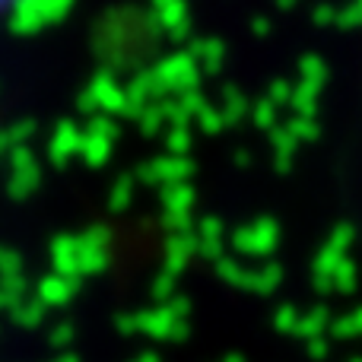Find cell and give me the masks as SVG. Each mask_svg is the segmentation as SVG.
<instances>
[{
    "label": "cell",
    "mask_w": 362,
    "mask_h": 362,
    "mask_svg": "<svg viewBox=\"0 0 362 362\" xmlns=\"http://www.w3.org/2000/svg\"><path fill=\"white\" fill-rule=\"evenodd\" d=\"M16 4H23V0H0V16H4V13H10Z\"/></svg>",
    "instance_id": "6da1fadb"
}]
</instances>
